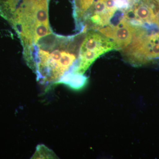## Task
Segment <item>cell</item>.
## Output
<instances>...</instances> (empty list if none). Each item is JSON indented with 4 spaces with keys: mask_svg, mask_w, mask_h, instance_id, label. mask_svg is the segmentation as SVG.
Masks as SVG:
<instances>
[{
    "mask_svg": "<svg viewBox=\"0 0 159 159\" xmlns=\"http://www.w3.org/2000/svg\"><path fill=\"white\" fill-rule=\"evenodd\" d=\"M43 37L25 58L37 80L48 90L57 84L69 85L77 73L79 52L71 38L51 35Z\"/></svg>",
    "mask_w": 159,
    "mask_h": 159,
    "instance_id": "6da1fadb",
    "label": "cell"
},
{
    "mask_svg": "<svg viewBox=\"0 0 159 159\" xmlns=\"http://www.w3.org/2000/svg\"><path fill=\"white\" fill-rule=\"evenodd\" d=\"M131 42L121 50L123 59L131 65H159V28L155 25L137 26Z\"/></svg>",
    "mask_w": 159,
    "mask_h": 159,
    "instance_id": "7a4b0ae2",
    "label": "cell"
},
{
    "mask_svg": "<svg viewBox=\"0 0 159 159\" xmlns=\"http://www.w3.org/2000/svg\"><path fill=\"white\" fill-rule=\"evenodd\" d=\"M128 8L123 11V17L134 26H145L155 24L159 11L157 0H128Z\"/></svg>",
    "mask_w": 159,
    "mask_h": 159,
    "instance_id": "3957f363",
    "label": "cell"
},
{
    "mask_svg": "<svg viewBox=\"0 0 159 159\" xmlns=\"http://www.w3.org/2000/svg\"><path fill=\"white\" fill-rule=\"evenodd\" d=\"M135 26L129 22L123 16L118 19L116 24H109L98 30L99 32L113 40L122 50L131 42L134 34Z\"/></svg>",
    "mask_w": 159,
    "mask_h": 159,
    "instance_id": "277c9868",
    "label": "cell"
},
{
    "mask_svg": "<svg viewBox=\"0 0 159 159\" xmlns=\"http://www.w3.org/2000/svg\"><path fill=\"white\" fill-rule=\"evenodd\" d=\"M115 50H119V47L113 40L102 33L90 30L81 43L79 53L92 51H98L103 54Z\"/></svg>",
    "mask_w": 159,
    "mask_h": 159,
    "instance_id": "5b68a950",
    "label": "cell"
},
{
    "mask_svg": "<svg viewBox=\"0 0 159 159\" xmlns=\"http://www.w3.org/2000/svg\"><path fill=\"white\" fill-rule=\"evenodd\" d=\"M92 8L89 20L94 30H98L108 25L115 14L107 9L104 0H97L94 2Z\"/></svg>",
    "mask_w": 159,
    "mask_h": 159,
    "instance_id": "8992f818",
    "label": "cell"
},
{
    "mask_svg": "<svg viewBox=\"0 0 159 159\" xmlns=\"http://www.w3.org/2000/svg\"><path fill=\"white\" fill-rule=\"evenodd\" d=\"M50 25L37 24L34 26L33 31V46L36 44L42 38L51 34Z\"/></svg>",
    "mask_w": 159,
    "mask_h": 159,
    "instance_id": "52a82bcc",
    "label": "cell"
},
{
    "mask_svg": "<svg viewBox=\"0 0 159 159\" xmlns=\"http://www.w3.org/2000/svg\"><path fill=\"white\" fill-rule=\"evenodd\" d=\"M56 156L53 151L50 150L45 145H41L38 146L36 152L32 158L48 159L56 158Z\"/></svg>",
    "mask_w": 159,
    "mask_h": 159,
    "instance_id": "ba28073f",
    "label": "cell"
},
{
    "mask_svg": "<svg viewBox=\"0 0 159 159\" xmlns=\"http://www.w3.org/2000/svg\"><path fill=\"white\" fill-rule=\"evenodd\" d=\"M95 0H79V11L77 12V18L84 14L94 4Z\"/></svg>",
    "mask_w": 159,
    "mask_h": 159,
    "instance_id": "9c48e42d",
    "label": "cell"
}]
</instances>
